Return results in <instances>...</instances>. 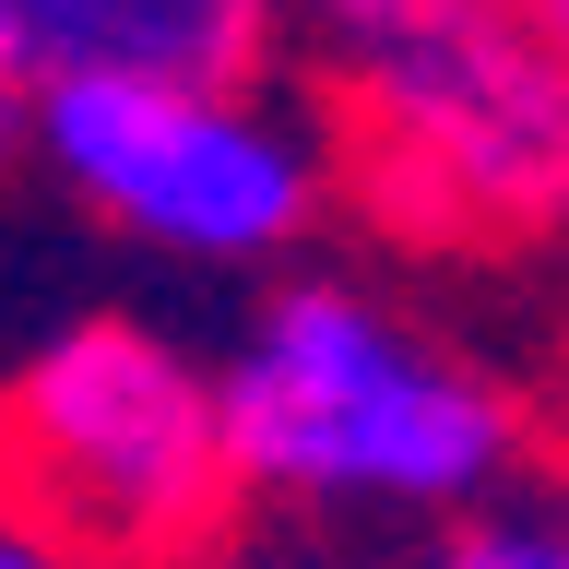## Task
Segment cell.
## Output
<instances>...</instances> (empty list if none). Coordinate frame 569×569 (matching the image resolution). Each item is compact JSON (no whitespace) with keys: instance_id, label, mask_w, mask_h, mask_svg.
Instances as JSON below:
<instances>
[{"instance_id":"cell-1","label":"cell","mask_w":569,"mask_h":569,"mask_svg":"<svg viewBox=\"0 0 569 569\" xmlns=\"http://www.w3.org/2000/svg\"><path fill=\"white\" fill-rule=\"evenodd\" d=\"M213 403L238 498L284 522H462L522 487V403L332 273L261 297Z\"/></svg>"},{"instance_id":"cell-2","label":"cell","mask_w":569,"mask_h":569,"mask_svg":"<svg viewBox=\"0 0 569 569\" xmlns=\"http://www.w3.org/2000/svg\"><path fill=\"white\" fill-rule=\"evenodd\" d=\"M0 498L96 569H213L249 510L213 368L131 309L48 320L0 368Z\"/></svg>"},{"instance_id":"cell-3","label":"cell","mask_w":569,"mask_h":569,"mask_svg":"<svg viewBox=\"0 0 569 569\" xmlns=\"http://www.w3.org/2000/svg\"><path fill=\"white\" fill-rule=\"evenodd\" d=\"M345 154L416 238H533L569 226V60L533 12L416 0L345 36Z\"/></svg>"},{"instance_id":"cell-4","label":"cell","mask_w":569,"mask_h":569,"mask_svg":"<svg viewBox=\"0 0 569 569\" xmlns=\"http://www.w3.org/2000/svg\"><path fill=\"white\" fill-rule=\"evenodd\" d=\"M36 167L167 261H284L332 202V142L273 83H60L36 96Z\"/></svg>"},{"instance_id":"cell-5","label":"cell","mask_w":569,"mask_h":569,"mask_svg":"<svg viewBox=\"0 0 569 569\" xmlns=\"http://www.w3.org/2000/svg\"><path fill=\"white\" fill-rule=\"evenodd\" d=\"M273 0H0V71L60 83H261Z\"/></svg>"},{"instance_id":"cell-6","label":"cell","mask_w":569,"mask_h":569,"mask_svg":"<svg viewBox=\"0 0 569 569\" xmlns=\"http://www.w3.org/2000/svg\"><path fill=\"white\" fill-rule=\"evenodd\" d=\"M403 569H569V498H487L462 522H427V546Z\"/></svg>"},{"instance_id":"cell-7","label":"cell","mask_w":569,"mask_h":569,"mask_svg":"<svg viewBox=\"0 0 569 569\" xmlns=\"http://www.w3.org/2000/svg\"><path fill=\"white\" fill-rule=\"evenodd\" d=\"M213 569H403V558H368L356 533H332V522H261V533H226L213 546Z\"/></svg>"},{"instance_id":"cell-8","label":"cell","mask_w":569,"mask_h":569,"mask_svg":"<svg viewBox=\"0 0 569 569\" xmlns=\"http://www.w3.org/2000/svg\"><path fill=\"white\" fill-rule=\"evenodd\" d=\"M24 167H36V96L12 83V71H0V190H12Z\"/></svg>"},{"instance_id":"cell-9","label":"cell","mask_w":569,"mask_h":569,"mask_svg":"<svg viewBox=\"0 0 569 569\" xmlns=\"http://www.w3.org/2000/svg\"><path fill=\"white\" fill-rule=\"evenodd\" d=\"M273 12H309V24H332V36H380L391 12H416V0H273Z\"/></svg>"},{"instance_id":"cell-10","label":"cell","mask_w":569,"mask_h":569,"mask_svg":"<svg viewBox=\"0 0 569 569\" xmlns=\"http://www.w3.org/2000/svg\"><path fill=\"white\" fill-rule=\"evenodd\" d=\"M0 569H96V558H71L60 533H36V522H12V510H0Z\"/></svg>"},{"instance_id":"cell-11","label":"cell","mask_w":569,"mask_h":569,"mask_svg":"<svg viewBox=\"0 0 569 569\" xmlns=\"http://www.w3.org/2000/svg\"><path fill=\"white\" fill-rule=\"evenodd\" d=\"M533 36H546V48L569 60V0H533Z\"/></svg>"},{"instance_id":"cell-12","label":"cell","mask_w":569,"mask_h":569,"mask_svg":"<svg viewBox=\"0 0 569 569\" xmlns=\"http://www.w3.org/2000/svg\"><path fill=\"white\" fill-rule=\"evenodd\" d=\"M475 12H533V0H475Z\"/></svg>"}]
</instances>
